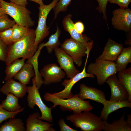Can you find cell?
Returning a JSON list of instances; mask_svg holds the SVG:
<instances>
[{"label":"cell","instance_id":"9a60e30c","mask_svg":"<svg viewBox=\"0 0 131 131\" xmlns=\"http://www.w3.org/2000/svg\"><path fill=\"white\" fill-rule=\"evenodd\" d=\"M80 89L78 96L83 100H91L103 105L107 100L104 92L96 88L89 87L84 84H82L80 85Z\"/></svg>","mask_w":131,"mask_h":131},{"label":"cell","instance_id":"4fadbf2b","mask_svg":"<svg viewBox=\"0 0 131 131\" xmlns=\"http://www.w3.org/2000/svg\"><path fill=\"white\" fill-rule=\"evenodd\" d=\"M106 82L109 86L111 90L110 100L117 101L128 100L129 98L128 93L115 74L109 76Z\"/></svg>","mask_w":131,"mask_h":131},{"label":"cell","instance_id":"603a6c76","mask_svg":"<svg viewBox=\"0 0 131 131\" xmlns=\"http://www.w3.org/2000/svg\"><path fill=\"white\" fill-rule=\"evenodd\" d=\"M115 61L117 72L126 68L131 62V47L123 48Z\"/></svg>","mask_w":131,"mask_h":131},{"label":"cell","instance_id":"d6a6232c","mask_svg":"<svg viewBox=\"0 0 131 131\" xmlns=\"http://www.w3.org/2000/svg\"><path fill=\"white\" fill-rule=\"evenodd\" d=\"M13 33V30L12 28L0 32V37L1 39L8 46L11 45L13 43L12 40Z\"/></svg>","mask_w":131,"mask_h":131},{"label":"cell","instance_id":"ffe728a7","mask_svg":"<svg viewBox=\"0 0 131 131\" xmlns=\"http://www.w3.org/2000/svg\"><path fill=\"white\" fill-rule=\"evenodd\" d=\"M125 114L124 112L119 119L111 124L109 123L107 121H102L103 130L104 131H131V126L128 125L125 120Z\"/></svg>","mask_w":131,"mask_h":131},{"label":"cell","instance_id":"d590c367","mask_svg":"<svg viewBox=\"0 0 131 131\" xmlns=\"http://www.w3.org/2000/svg\"><path fill=\"white\" fill-rule=\"evenodd\" d=\"M108 2L118 5L121 9H124L128 8V5L131 0H108Z\"/></svg>","mask_w":131,"mask_h":131},{"label":"cell","instance_id":"4dcf8cb0","mask_svg":"<svg viewBox=\"0 0 131 131\" xmlns=\"http://www.w3.org/2000/svg\"><path fill=\"white\" fill-rule=\"evenodd\" d=\"M16 24L14 20L10 19L8 15L5 14L0 16V32L12 28Z\"/></svg>","mask_w":131,"mask_h":131},{"label":"cell","instance_id":"8d00e7d4","mask_svg":"<svg viewBox=\"0 0 131 131\" xmlns=\"http://www.w3.org/2000/svg\"><path fill=\"white\" fill-rule=\"evenodd\" d=\"M60 131H77V130L73 129L68 126L66 123L63 118L60 119L58 122Z\"/></svg>","mask_w":131,"mask_h":131},{"label":"cell","instance_id":"836d02e7","mask_svg":"<svg viewBox=\"0 0 131 131\" xmlns=\"http://www.w3.org/2000/svg\"><path fill=\"white\" fill-rule=\"evenodd\" d=\"M98 2V5L96 8V9L100 13L102 14L103 19L105 20L108 28L107 22V17L106 14V8L108 0H94Z\"/></svg>","mask_w":131,"mask_h":131},{"label":"cell","instance_id":"f546056e","mask_svg":"<svg viewBox=\"0 0 131 131\" xmlns=\"http://www.w3.org/2000/svg\"><path fill=\"white\" fill-rule=\"evenodd\" d=\"M71 1L72 0H59L53 8L54 13V19L57 18L60 12L67 10Z\"/></svg>","mask_w":131,"mask_h":131},{"label":"cell","instance_id":"5b68a950","mask_svg":"<svg viewBox=\"0 0 131 131\" xmlns=\"http://www.w3.org/2000/svg\"><path fill=\"white\" fill-rule=\"evenodd\" d=\"M32 85L27 86V93H28L27 100L28 107L33 109L36 105L39 108L41 115L38 118L41 120H46L48 122L52 123L53 118L52 114L51 107H48L42 101L35 81V77L32 78Z\"/></svg>","mask_w":131,"mask_h":131},{"label":"cell","instance_id":"ab89813d","mask_svg":"<svg viewBox=\"0 0 131 131\" xmlns=\"http://www.w3.org/2000/svg\"><path fill=\"white\" fill-rule=\"evenodd\" d=\"M126 121L128 125L131 126V115L130 114L128 115L127 119Z\"/></svg>","mask_w":131,"mask_h":131},{"label":"cell","instance_id":"e0dca14e","mask_svg":"<svg viewBox=\"0 0 131 131\" xmlns=\"http://www.w3.org/2000/svg\"><path fill=\"white\" fill-rule=\"evenodd\" d=\"M123 48V44L117 43L109 38L102 53L98 57L114 62Z\"/></svg>","mask_w":131,"mask_h":131},{"label":"cell","instance_id":"7bdbcfd3","mask_svg":"<svg viewBox=\"0 0 131 131\" xmlns=\"http://www.w3.org/2000/svg\"><path fill=\"white\" fill-rule=\"evenodd\" d=\"M1 8V5L0 2V8Z\"/></svg>","mask_w":131,"mask_h":131},{"label":"cell","instance_id":"cb8c5ba5","mask_svg":"<svg viewBox=\"0 0 131 131\" xmlns=\"http://www.w3.org/2000/svg\"><path fill=\"white\" fill-rule=\"evenodd\" d=\"M118 78L129 95L128 101L131 103V67L118 72Z\"/></svg>","mask_w":131,"mask_h":131},{"label":"cell","instance_id":"4316f807","mask_svg":"<svg viewBox=\"0 0 131 131\" xmlns=\"http://www.w3.org/2000/svg\"><path fill=\"white\" fill-rule=\"evenodd\" d=\"M7 96L1 104L3 108L9 112H14L19 111L22 108L18 103L19 98L11 93Z\"/></svg>","mask_w":131,"mask_h":131},{"label":"cell","instance_id":"60d3db41","mask_svg":"<svg viewBox=\"0 0 131 131\" xmlns=\"http://www.w3.org/2000/svg\"><path fill=\"white\" fill-rule=\"evenodd\" d=\"M30 0L33 1L34 2L39 4V5H41L43 4V0Z\"/></svg>","mask_w":131,"mask_h":131},{"label":"cell","instance_id":"7c38bea8","mask_svg":"<svg viewBox=\"0 0 131 131\" xmlns=\"http://www.w3.org/2000/svg\"><path fill=\"white\" fill-rule=\"evenodd\" d=\"M40 73L44 79L43 84L46 85L60 82L66 75L62 68L54 63L44 66L41 70Z\"/></svg>","mask_w":131,"mask_h":131},{"label":"cell","instance_id":"2e32d148","mask_svg":"<svg viewBox=\"0 0 131 131\" xmlns=\"http://www.w3.org/2000/svg\"><path fill=\"white\" fill-rule=\"evenodd\" d=\"M27 86L12 78L6 81L0 89V92L6 95L11 93L19 98H22L27 93Z\"/></svg>","mask_w":131,"mask_h":131},{"label":"cell","instance_id":"ac0fdd59","mask_svg":"<svg viewBox=\"0 0 131 131\" xmlns=\"http://www.w3.org/2000/svg\"><path fill=\"white\" fill-rule=\"evenodd\" d=\"M72 15H67L64 18L62 23L64 29L69 33L71 38L81 43H85L89 41L90 39L86 35L81 34L76 30L74 27V23L72 19Z\"/></svg>","mask_w":131,"mask_h":131},{"label":"cell","instance_id":"7402d4cb","mask_svg":"<svg viewBox=\"0 0 131 131\" xmlns=\"http://www.w3.org/2000/svg\"><path fill=\"white\" fill-rule=\"evenodd\" d=\"M35 76V72L32 65L26 62L13 78L26 85L29 84L31 78Z\"/></svg>","mask_w":131,"mask_h":131},{"label":"cell","instance_id":"e575fe53","mask_svg":"<svg viewBox=\"0 0 131 131\" xmlns=\"http://www.w3.org/2000/svg\"><path fill=\"white\" fill-rule=\"evenodd\" d=\"M8 46L2 41L0 37V61L6 62Z\"/></svg>","mask_w":131,"mask_h":131},{"label":"cell","instance_id":"83f0119b","mask_svg":"<svg viewBox=\"0 0 131 131\" xmlns=\"http://www.w3.org/2000/svg\"><path fill=\"white\" fill-rule=\"evenodd\" d=\"M61 33V31L58 26L55 33L52 34L49 38L48 41L45 43L44 47H46L47 52L51 54L54 49L58 47L61 43L59 38Z\"/></svg>","mask_w":131,"mask_h":131},{"label":"cell","instance_id":"44dd1931","mask_svg":"<svg viewBox=\"0 0 131 131\" xmlns=\"http://www.w3.org/2000/svg\"><path fill=\"white\" fill-rule=\"evenodd\" d=\"M44 43L39 44L37 51L30 58L28 59L27 62L31 64L33 67L35 73V79L37 87L39 89L43 84V80L40 72L38 70V59L41 49L44 47Z\"/></svg>","mask_w":131,"mask_h":131},{"label":"cell","instance_id":"d4e9b609","mask_svg":"<svg viewBox=\"0 0 131 131\" xmlns=\"http://www.w3.org/2000/svg\"><path fill=\"white\" fill-rule=\"evenodd\" d=\"M26 128L22 119L15 118L9 119L8 121L0 126V131H25Z\"/></svg>","mask_w":131,"mask_h":131},{"label":"cell","instance_id":"8992f818","mask_svg":"<svg viewBox=\"0 0 131 131\" xmlns=\"http://www.w3.org/2000/svg\"><path fill=\"white\" fill-rule=\"evenodd\" d=\"M87 73L96 76L98 84L103 85L107 78L117 72L115 62L97 58L94 62L89 64Z\"/></svg>","mask_w":131,"mask_h":131},{"label":"cell","instance_id":"277c9868","mask_svg":"<svg viewBox=\"0 0 131 131\" xmlns=\"http://www.w3.org/2000/svg\"><path fill=\"white\" fill-rule=\"evenodd\" d=\"M1 7L6 14L14 19L16 24L29 27L35 24L31 16V12L26 6L0 0Z\"/></svg>","mask_w":131,"mask_h":131},{"label":"cell","instance_id":"ba28073f","mask_svg":"<svg viewBox=\"0 0 131 131\" xmlns=\"http://www.w3.org/2000/svg\"><path fill=\"white\" fill-rule=\"evenodd\" d=\"M59 0H53L50 4L40 5L37 27L35 30V37L34 44L36 46L49 35V31L46 25L47 16Z\"/></svg>","mask_w":131,"mask_h":131},{"label":"cell","instance_id":"7a4b0ae2","mask_svg":"<svg viewBox=\"0 0 131 131\" xmlns=\"http://www.w3.org/2000/svg\"><path fill=\"white\" fill-rule=\"evenodd\" d=\"M43 98L46 101L53 103L52 108L59 106L62 110L73 111V114L79 113L84 111H90L93 108L89 101H85L81 98L78 94L69 98L62 99L55 96L52 93L47 92Z\"/></svg>","mask_w":131,"mask_h":131},{"label":"cell","instance_id":"52a82bcc","mask_svg":"<svg viewBox=\"0 0 131 131\" xmlns=\"http://www.w3.org/2000/svg\"><path fill=\"white\" fill-rule=\"evenodd\" d=\"M93 41L81 43L72 38L66 40L60 45L61 48L73 59L79 67L82 65L83 57L86 56L88 49L92 48Z\"/></svg>","mask_w":131,"mask_h":131},{"label":"cell","instance_id":"3957f363","mask_svg":"<svg viewBox=\"0 0 131 131\" xmlns=\"http://www.w3.org/2000/svg\"><path fill=\"white\" fill-rule=\"evenodd\" d=\"M66 119L72 122L76 128H80L81 131H101L103 129L102 120L90 111L73 114L67 116Z\"/></svg>","mask_w":131,"mask_h":131},{"label":"cell","instance_id":"5bb4252c","mask_svg":"<svg viewBox=\"0 0 131 131\" xmlns=\"http://www.w3.org/2000/svg\"><path fill=\"white\" fill-rule=\"evenodd\" d=\"M41 116L39 112L30 114L27 118L26 131H55L52 126L53 124L44 122L39 119Z\"/></svg>","mask_w":131,"mask_h":131},{"label":"cell","instance_id":"b9f144b4","mask_svg":"<svg viewBox=\"0 0 131 131\" xmlns=\"http://www.w3.org/2000/svg\"><path fill=\"white\" fill-rule=\"evenodd\" d=\"M5 14H6L2 8H0V16L4 15Z\"/></svg>","mask_w":131,"mask_h":131},{"label":"cell","instance_id":"d6986e66","mask_svg":"<svg viewBox=\"0 0 131 131\" xmlns=\"http://www.w3.org/2000/svg\"><path fill=\"white\" fill-rule=\"evenodd\" d=\"M103 105L99 117L102 120L107 121L109 115L111 113L123 107L131 108V103L128 100L117 101L107 100Z\"/></svg>","mask_w":131,"mask_h":131},{"label":"cell","instance_id":"ee69618b","mask_svg":"<svg viewBox=\"0 0 131 131\" xmlns=\"http://www.w3.org/2000/svg\"></svg>","mask_w":131,"mask_h":131},{"label":"cell","instance_id":"f1b7e54d","mask_svg":"<svg viewBox=\"0 0 131 131\" xmlns=\"http://www.w3.org/2000/svg\"><path fill=\"white\" fill-rule=\"evenodd\" d=\"M12 28L13 33L12 40L13 43L24 38L28 34L31 29L30 27L16 24H15Z\"/></svg>","mask_w":131,"mask_h":131},{"label":"cell","instance_id":"30bf717a","mask_svg":"<svg viewBox=\"0 0 131 131\" xmlns=\"http://www.w3.org/2000/svg\"><path fill=\"white\" fill-rule=\"evenodd\" d=\"M88 58L87 57H86L82 71L71 78L68 79H65L62 83L63 85L65 87L64 89L61 91L52 93L53 95L62 99H67L71 98L74 96L71 92L72 88L76 82L85 78H94V75L89 74L86 71V66Z\"/></svg>","mask_w":131,"mask_h":131},{"label":"cell","instance_id":"8fae6325","mask_svg":"<svg viewBox=\"0 0 131 131\" xmlns=\"http://www.w3.org/2000/svg\"><path fill=\"white\" fill-rule=\"evenodd\" d=\"M53 50L57 62L65 71L67 78H71L80 72L75 66L73 58L61 47Z\"/></svg>","mask_w":131,"mask_h":131},{"label":"cell","instance_id":"1f68e13d","mask_svg":"<svg viewBox=\"0 0 131 131\" xmlns=\"http://www.w3.org/2000/svg\"><path fill=\"white\" fill-rule=\"evenodd\" d=\"M24 108L19 111L14 112H10L3 108L0 104V124L3 121L10 118H15L19 113L23 111Z\"/></svg>","mask_w":131,"mask_h":131},{"label":"cell","instance_id":"6da1fadb","mask_svg":"<svg viewBox=\"0 0 131 131\" xmlns=\"http://www.w3.org/2000/svg\"><path fill=\"white\" fill-rule=\"evenodd\" d=\"M35 37V30L31 29L29 32L24 38L8 46L6 65L20 58L25 59L31 58L38 47L34 44Z\"/></svg>","mask_w":131,"mask_h":131},{"label":"cell","instance_id":"74e56055","mask_svg":"<svg viewBox=\"0 0 131 131\" xmlns=\"http://www.w3.org/2000/svg\"><path fill=\"white\" fill-rule=\"evenodd\" d=\"M74 27L77 32L80 34H82L84 29L83 23L80 21H78L74 23Z\"/></svg>","mask_w":131,"mask_h":131},{"label":"cell","instance_id":"f35d334b","mask_svg":"<svg viewBox=\"0 0 131 131\" xmlns=\"http://www.w3.org/2000/svg\"><path fill=\"white\" fill-rule=\"evenodd\" d=\"M11 2L19 5L26 6L28 4L27 0H9Z\"/></svg>","mask_w":131,"mask_h":131},{"label":"cell","instance_id":"9c48e42d","mask_svg":"<svg viewBox=\"0 0 131 131\" xmlns=\"http://www.w3.org/2000/svg\"><path fill=\"white\" fill-rule=\"evenodd\" d=\"M112 24L115 29L126 32L131 30V9L118 8L113 11Z\"/></svg>","mask_w":131,"mask_h":131},{"label":"cell","instance_id":"484cf974","mask_svg":"<svg viewBox=\"0 0 131 131\" xmlns=\"http://www.w3.org/2000/svg\"><path fill=\"white\" fill-rule=\"evenodd\" d=\"M26 59H17L7 66L5 70L6 76L4 80L6 81L12 78L21 69L25 63Z\"/></svg>","mask_w":131,"mask_h":131}]
</instances>
